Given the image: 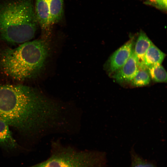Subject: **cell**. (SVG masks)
<instances>
[{
	"instance_id": "6da1fadb",
	"label": "cell",
	"mask_w": 167,
	"mask_h": 167,
	"mask_svg": "<svg viewBox=\"0 0 167 167\" xmlns=\"http://www.w3.org/2000/svg\"><path fill=\"white\" fill-rule=\"evenodd\" d=\"M66 115L65 104L22 85H0V118L24 134L60 131Z\"/></svg>"
},
{
	"instance_id": "7a4b0ae2",
	"label": "cell",
	"mask_w": 167,
	"mask_h": 167,
	"mask_svg": "<svg viewBox=\"0 0 167 167\" xmlns=\"http://www.w3.org/2000/svg\"><path fill=\"white\" fill-rule=\"evenodd\" d=\"M49 47L46 40L27 41L0 53V67L7 75L18 80L37 77L45 66Z\"/></svg>"
},
{
	"instance_id": "3957f363",
	"label": "cell",
	"mask_w": 167,
	"mask_h": 167,
	"mask_svg": "<svg viewBox=\"0 0 167 167\" xmlns=\"http://www.w3.org/2000/svg\"><path fill=\"white\" fill-rule=\"evenodd\" d=\"M32 0H15L0 5V36L15 43L28 41L37 25Z\"/></svg>"
},
{
	"instance_id": "277c9868",
	"label": "cell",
	"mask_w": 167,
	"mask_h": 167,
	"mask_svg": "<svg viewBox=\"0 0 167 167\" xmlns=\"http://www.w3.org/2000/svg\"><path fill=\"white\" fill-rule=\"evenodd\" d=\"M107 163L104 152L81 150L63 146L57 141L52 143L50 156L47 159L28 167H105Z\"/></svg>"
},
{
	"instance_id": "5b68a950",
	"label": "cell",
	"mask_w": 167,
	"mask_h": 167,
	"mask_svg": "<svg viewBox=\"0 0 167 167\" xmlns=\"http://www.w3.org/2000/svg\"><path fill=\"white\" fill-rule=\"evenodd\" d=\"M133 39H130L110 56L107 64L109 73H114L126 62L133 49Z\"/></svg>"
},
{
	"instance_id": "8992f818",
	"label": "cell",
	"mask_w": 167,
	"mask_h": 167,
	"mask_svg": "<svg viewBox=\"0 0 167 167\" xmlns=\"http://www.w3.org/2000/svg\"><path fill=\"white\" fill-rule=\"evenodd\" d=\"M139 71L133 49L129 58L125 64L114 73L112 77L118 82L123 84L130 82Z\"/></svg>"
},
{
	"instance_id": "52a82bcc",
	"label": "cell",
	"mask_w": 167,
	"mask_h": 167,
	"mask_svg": "<svg viewBox=\"0 0 167 167\" xmlns=\"http://www.w3.org/2000/svg\"><path fill=\"white\" fill-rule=\"evenodd\" d=\"M34 10L38 24L43 32L50 33L52 25L48 0H36Z\"/></svg>"
},
{
	"instance_id": "ba28073f",
	"label": "cell",
	"mask_w": 167,
	"mask_h": 167,
	"mask_svg": "<svg viewBox=\"0 0 167 167\" xmlns=\"http://www.w3.org/2000/svg\"><path fill=\"white\" fill-rule=\"evenodd\" d=\"M153 44L143 32H140L136 42L133 49L136 62L139 69H146L143 63L144 55L148 48Z\"/></svg>"
},
{
	"instance_id": "9c48e42d",
	"label": "cell",
	"mask_w": 167,
	"mask_h": 167,
	"mask_svg": "<svg viewBox=\"0 0 167 167\" xmlns=\"http://www.w3.org/2000/svg\"><path fill=\"white\" fill-rule=\"evenodd\" d=\"M0 146L7 150L15 149L18 145L10 131L9 125L0 118Z\"/></svg>"
},
{
	"instance_id": "30bf717a",
	"label": "cell",
	"mask_w": 167,
	"mask_h": 167,
	"mask_svg": "<svg viewBox=\"0 0 167 167\" xmlns=\"http://www.w3.org/2000/svg\"><path fill=\"white\" fill-rule=\"evenodd\" d=\"M166 54L153 44L147 51L143 58V63L147 68L150 66L161 65Z\"/></svg>"
},
{
	"instance_id": "8fae6325",
	"label": "cell",
	"mask_w": 167,
	"mask_h": 167,
	"mask_svg": "<svg viewBox=\"0 0 167 167\" xmlns=\"http://www.w3.org/2000/svg\"><path fill=\"white\" fill-rule=\"evenodd\" d=\"M51 23L52 26L58 23L64 15L63 0H48Z\"/></svg>"
},
{
	"instance_id": "7c38bea8",
	"label": "cell",
	"mask_w": 167,
	"mask_h": 167,
	"mask_svg": "<svg viewBox=\"0 0 167 167\" xmlns=\"http://www.w3.org/2000/svg\"><path fill=\"white\" fill-rule=\"evenodd\" d=\"M150 77L156 82H166L167 72L163 67L161 65L151 66L147 68Z\"/></svg>"
},
{
	"instance_id": "4fadbf2b",
	"label": "cell",
	"mask_w": 167,
	"mask_h": 167,
	"mask_svg": "<svg viewBox=\"0 0 167 167\" xmlns=\"http://www.w3.org/2000/svg\"><path fill=\"white\" fill-rule=\"evenodd\" d=\"M151 79L147 69H139L136 75L131 81V85L134 87L145 86L149 84Z\"/></svg>"
},
{
	"instance_id": "5bb4252c",
	"label": "cell",
	"mask_w": 167,
	"mask_h": 167,
	"mask_svg": "<svg viewBox=\"0 0 167 167\" xmlns=\"http://www.w3.org/2000/svg\"><path fill=\"white\" fill-rule=\"evenodd\" d=\"M131 167H157L154 164L142 158L135 152H131Z\"/></svg>"
},
{
	"instance_id": "9a60e30c",
	"label": "cell",
	"mask_w": 167,
	"mask_h": 167,
	"mask_svg": "<svg viewBox=\"0 0 167 167\" xmlns=\"http://www.w3.org/2000/svg\"><path fill=\"white\" fill-rule=\"evenodd\" d=\"M149 3L161 9L166 10L167 0H149Z\"/></svg>"
}]
</instances>
